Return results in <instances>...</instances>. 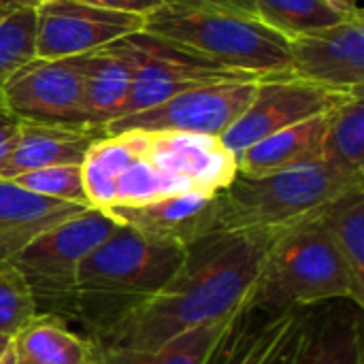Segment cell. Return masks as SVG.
Instances as JSON below:
<instances>
[{
	"instance_id": "obj_1",
	"label": "cell",
	"mask_w": 364,
	"mask_h": 364,
	"mask_svg": "<svg viewBox=\"0 0 364 364\" xmlns=\"http://www.w3.org/2000/svg\"><path fill=\"white\" fill-rule=\"evenodd\" d=\"M273 241L218 230L190 243L173 279L154 296L98 318L92 341L102 350H151L228 320L254 292Z\"/></svg>"
},
{
	"instance_id": "obj_2",
	"label": "cell",
	"mask_w": 364,
	"mask_h": 364,
	"mask_svg": "<svg viewBox=\"0 0 364 364\" xmlns=\"http://www.w3.org/2000/svg\"><path fill=\"white\" fill-rule=\"evenodd\" d=\"M364 186V177L326 162H311L267 175H243L215 194L218 230L277 239L311 222L331 200Z\"/></svg>"
},
{
	"instance_id": "obj_3",
	"label": "cell",
	"mask_w": 364,
	"mask_h": 364,
	"mask_svg": "<svg viewBox=\"0 0 364 364\" xmlns=\"http://www.w3.org/2000/svg\"><path fill=\"white\" fill-rule=\"evenodd\" d=\"M143 30L258 79L290 75L288 38L250 13L164 4L145 17Z\"/></svg>"
},
{
	"instance_id": "obj_4",
	"label": "cell",
	"mask_w": 364,
	"mask_h": 364,
	"mask_svg": "<svg viewBox=\"0 0 364 364\" xmlns=\"http://www.w3.org/2000/svg\"><path fill=\"white\" fill-rule=\"evenodd\" d=\"M333 301H350L364 309V286L352 277L314 218L271 243L250 303L292 309Z\"/></svg>"
},
{
	"instance_id": "obj_5",
	"label": "cell",
	"mask_w": 364,
	"mask_h": 364,
	"mask_svg": "<svg viewBox=\"0 0 364 364\" xmlns=\"http://www.w3.org/2000/svg\"><path fill=\"white\" fill-rule=\"evenodd\" d=\"M188 250L173 241L122 226L109 235L79 267L77 307L100 305V316L149 299L181 269Z\"/></svg>"
},
{
	"instance_id": "obj_6",
	"label": "cell",
	"mask_w": 364,
	"mask_h": 364,
	"mask_svg": "<svg viewBox=\"0 0 364 364\" xmlns=\"http://www.w3.org/2000/svg\"><path fill=\"white\" fill-rule=\"evenodd\" d=\"M117 228L107 211L90 207L34 237L9 264L23 277L38 307L53 303L75 309L81 262Z\"/></svg>"
},
{
	"instance_id": "obj_7",
	"label": "cell",
	"mask_w": 364,
	"mask_h": 364,
	"mask_svg": "<svg viewBox=\"0 0 364 364\" xmlns=\"http://www.w3.org/2000/svg\"><path fill=\"white\" fill-rule=\"evenodd\" d=\"M134 60L130 96L119 117L151 109L186 90L230 81H256L247 73L222 66L198 51L145 30L126 36ZM117 117V119H119Z\"/></svg>"
},
{
	"instance_id": "obj_8",
	"label": "cell",
	"mask_w": 364,
	"mask_h": 364,
	"mask_svg": "<svg viewBox=\"0 0 364 364\" xmlns=\"http://www.w3.org/2000/svg\"><path fill=\"white\" fill-rule=\"evenodd\" d=\"M316 309H269L247 299L205 364H307Z\"/></svg>"
},
{
	"instance_id": "obj_9",
	"label": "cell",
	"mask_w": 364,
	"mask_h": 364,
	"mask_svg": "<svg viewBox=\"0 0 364 364\" xmlns=\"http://www.w3.org/2000/svg\"><path fill=\"white\" fill-rule=\"evenodd\" d=\"M354 92L358 90H337L292 75L258 79L256 94L250 107L220 136V141L237 158L254 143L284 128L331 113Z\"/></svg>"
},
{
	"instance_id": "obj_10",
	"label": "cell",
	"mask_w": 364,
	"mask_h": 364,
	"mask_svg": "<svg viewBox=\"0 0 364 364\" xmlns=\"http://www.w3.org/2000/svg\"><path fill=\"white\" fill-rule=\"evenodd\" d=\"M256 81H230L186 90L151 109L113 119L105 126L107 134L124 130L143 132H188L222 136L250 107Z\"/></svg>"
},
{
	"instance_id": "obj_11",
	"label": "cell",
	"mask_w": 364,
	"mask_h": 364,
	"mask_svg": "<svg viewBox=\"0 0 364 364\" xmlns=\"http://www.w3.org/2000/svg\"><path fill=\"white\" fill-rule=\"evenodd\" d=\"M2 107L19 122L87 124L83 111V55H34L6 81Z\"/></svg>"
},
{
	"instance_id": "obj_12",
	"label": "cell",
	"mask_w": 364,
	"mask_h": 364,
	"mask_svg": "<svg viewBox=\"0 0 364 364\" xmlns=\"http://www.w3.org/2000/svg\"><path fill=\"white\" fill-rule=\"evenodd\" d=\"M145 17L81 0H47L36 6V58H75L141 32Z\"/></svg>"
},
{
	"instance_id": "obj_13",
	"label": "cell",
	"mask_w": 364,
	"mask_h": 364,
	"mask_svg": "<svg viewBox=\"0 0 364 364\" xmlns=\"http://www.w3.org/2000/svg\"><path fill=\"white\" fill-rule=\"evenodd\" d=\"M290 75L337 90L364 87V13L288 41Z\"/></svg>"
},
{
	"instance_id": "obj_14",
	"label": "cell",
	"mask_w": 364,
	"mask_h": 364,
	"mask_svg": "<svg viewBox=\"0 0 364 364\" xmlns=\"http://www.w3.org/2000/svg\"><path fill=\"white\" fill-rule=\"evenodd\" d=\"M147 158L186 192L218 194L237 175V158L218 136L147 132Z\"/></svg>"
},
{
	"instance_id": "obj_15",
	"label": "cell",
	"mask_w": 364,
	"mask_h": 364,
	"mask_svg": "<svg viewBox=\"0 0 364 364\" xmlns=\"http://www.w3.org/2000/svg\"><path fill=\"white\" fill-rule=\"evenodd\" d=\"M107 213L122 226L183 247L218 232L215 194L181 192L136 207H111Z\"/></svg>"
},
{
	"instance_id": "obj_16",
	"label": "cell",
	"mask_w": 364,
	"mask_h": 364,
	"mask_svg": "<svg viewBox=\"0 0 364 364\" xmlns=\"http://www.w3.org/2000/svg\"><path fill=\"white\" fill-rule=\"evenodd\" d=\"M105 126L92 124H34L19 122L11 136V149L0 166V179H13L58 164H81L90 145L105 136Z\"/></svg>"
},
{
	"instance_id": "obj_17",
	"label": "cell",
	"mask_w": 364,
	"mask_h": 364,
	"mask_svg": "<svg viewBox=\"0 0 364 364\" xmlns=\"http://www.w3.org/2000/svg\"><path fill=\"white\" fill-rule=\"evenodd\" d=\"M90 207L45 198L13 179H0V262H9L34 237Z\"/></svg>"
},
{
	"instance_id": "obj_18",
	"label": "cell",
	"mask_w": 364,
	"mask_h": 364,
	"mask_svg": "<svg viewBox=\"0 0 364 364\" xmlns=\"http://www.w3.org/2000/svg\"><path fill=\"white\" fill-rule=\"evenodd\" d=\"M134 60L126 36L83 55V111L92 126H107L122 115L130 96Z\"/></svg>"
},
{
	"instance_id": "obj_19",
	"label": "cell",
	"mask_w": 364,
	"mask_h": 364,
	"mask_svg": "<svg viewBox=\"0 0 364 364\" xmlns=\"http://www.w3.org/2000/svg\"><path fill=\"white\" fill-rule=\"evenodd\" d=\"M328 126V113L284 128L237 156V173L267 175L301 164L322 162V143Z\"/></svg>"
},
{
	"instance_id": "obj_20",
	"label": "cell",
	"mask_w": 364,
	"mask_h": 364,
	"mask_svg": "<svg viewBox=\"0 0 364 364\" xmlns=\"http://www.w3.org/2000/svg\"><path fill=\"white\" fill-rule=\"evenodd\" d=\"M149 134L143 130H124L96 139L83 156L81 177L90 207L107 211L115 205V186L132 160L147 154Z\"/></svg>"
},
{
	"instance_id": "obj_21",
	"label": "cell",
	"mask_w": 364,
	"mask_h": 364,
	"mask_svg": "<svg viewBox=\"0 0 364 364\" xmlns=\"http://www.w3.org/2000/svg\"><path fill=\"white\" fill-rule=\"evenodd\" d=\"M19 364H96L98 346L51 314L34 316L11 337Z\"/></svg>"
},
{
	"instance_id": "obj_22",
	"label": "cell",
	"mask_w": 364,
	"mask_h": 364,
	"mask_svg": "<svg viewBox=\"0 0 364 364\" xmlns=\"http://www.w3.org/2000/svg\"><path fill=\"white\" fill-rule=\"evenodd\" d=\"M363 311L350 301L318 305L307 364H364Z\"/></svg>"
},
{
	"instance_id": "obj_23",
	"label": "cell",
	"mask_w": 364,
	"mask_h": 364,
	"mask_svg": "<svg viewBox=\"0 0 364 364\" xmlns=\"http://www.w3.org/2000/svg\"><path fill=\"white\" fill-rule=\"evenodd\" d=\"M256 17L292 41L363 13L341 0H254Z\"/></svg>"
},
{
	"instance_id": "obj_24",
	"label": "cell",
	"mask_w": 364,
	"mask_h": 364,
	"mask_svg": "<svg viewBox=\"0 0 364 364\" xmlns=\"http://www.w3.org/2000/svg\"><path fill=\"white\" fill-rule=\"evenodd\" d=\"M316 224L328 237L352 277L364 286V186H356L331 200Z\"/></svg>"
},
{
	"instance_id": "obj_25",
	"label": "cell",
	"mask_w": 364,
	"mask_h": 364,
	"mask_svg": "<svg viewBox=\"0 0 364 364\" xmlns=\"http://www.w3.org/2000/svg\"><path fill=\"white\" fill-rule=\"evenodd\" d=\"M322 162L364 177V90L354 92L328 113Z\"/></svg>"
},
{
	"instance_id": "obj_26",
	"label": "cell",
	"mask_w": 364,
	"mask_h": 364,
	"mask_svg": "<svg viewBox=\"0 0 364 364\" xmlns=\"http://www.w3.org/2000/svg\"><path fill=\"white\" fill-rule=\"evenodd\" d=\"M228 320L198 326L151 350H102L98 348L96 364H205L209 354L213 352L218 339L222 337Z\"/></svg>"
},
{
	"instance_id": "obj_27",
	"label": "cell",
	"mask_w": 364,
	"mask_h": 364,
	"mask_svg": "<svg viewBox=\"0 0 364 364\" xmlns=\"http://www.w3.org/2000/svg\"><path fill=\"white\" fill-rule=\"evenodd\" d=\"M36 6L0 0V109L2 92L13 73L36 55Z\"/></svg>"
},
{
	"instance_id": "obj_28",
	"label": "cell",
	"mask_w": 364,
	"mask_h": 364,
	"mask_svg": "<svg viewBox=\"0 0 364 364\" xmlns=\"http://www.w3.org/2000/svg\"><path fill=\"white\" fill-rule=\"evenodd\" d=\"M186 192L175 179L162 173L147 154L130 162V166L119 175L115 186V205L113 207H136L162 196ZM109 211V209H107Z\"/></svg>"
},
{
	"instance_id": "obj_29",
	"label": "cell",
	"mask_w": 364,
	"mask_h": 364,
	"mask_svg": "<svg viewBox=\"0 0 364 364\" xmlns=\"http://www.w3.org/2000/svg\"><path fill=\"white\" fill-rule=\"evenodd\" d=\"M15 183L21 188L41 194L45 198L64 200L90 207L83 190V177H81V164H58V166H45L30 173H21L13 177Z\"/></svg>"
},
{
	"instance_id": "obj_30",
	"label": "cell",
	"mask_w": 364,
	"mask_h": 364,
	"mask_svg": "<svg viewBox=\"0 0 364 364\" xmlns=\"http://www.w3.org/2000/svg\"><path fill=\"white\" fill-rule=\"evenodd\" d=\"M38 316V305L23 277L9 264L0 262V337H13Z\"/></svg>"
},
{
	"instance_id": "obj_31",
	"label": "cell",
	"mask_w": 364,
	"mask_h": 364,
	"mask_svg": "<svg viewBox=\"0 0 364 364\" xmlns=\"http://www.w3.org/2000/svg\"><path fill=\"white\" fill-rule=\"evenodd\" d=\"M81 2L100 6V9H109V11L132 13V15H141V17H147L154 11H158L160 6H164V0H81Z\"/></svg>"
},
{
	"instance_id": "obj_32",
	"label": "cell",
	"mask_w": 364,
	"mask_h": 364,
	"mask_svg": "<svg viewBox=\"0 0 364 364\" xmlns=\"http://www.w3.org/2000/svg\"><path fill=\"white\" fill-rule=\"evenodd\" d=\"M164 4H175V6H218V9H232V11L256 15L254 0H164Z\"/></svg>"
},
{
	"instance_id": "obj_33",
	"label": "cell",
	"mask_w": 364,
	"mask_h": 364,
	"mask_svg": "<svg viewBox=\"0 0 364 364\" xmlns=\"http://www.w3.org/2000/svg\"><path fill=\"white\" fill-rule=\"evenodd\" d=\"M19 126V119L15 115H11L6 109H0V141H4L6 136H11Z\"/></svg>"
},
{
	"instance_id": "obj_34",
	"label": "cell",
	"mask_w": 364,
	"mask_h": 364,
	"mask_svg": "<svg viewBox=\"0 0 364 364\" xmlns=\"http://www.w3.org/2000/svg\"><path fill=\"white\" fill-rule=\"evenodd\" d=\"M9 2H15V4H28V6H38L47 0H9Z\"/></svg>"
},
{
	"instance_id": "obj_35",
	"label": "cell",
	"mask_w": 364,
	"mask_h": 364,
	"mask_svg": "<svg viewBox=\"0 0 364 364\" xmlns=\"http://www.w3.org/2000/svg\"><path fill=\"white\" fill-rule=\"evenodd\" d=\"M9 343H11V339H9V337H0V352H2Z\"/></svg>"
},
{
	"instance_id": "obj_36",
	"label": "cell",
	"mask_w": 364,
	"mask_h": 364,
	"mask_svg": "<svg viewBox=\"0 0 364 364\" xmlns=\"http://www.w3.org/2000/svg\"><path fill=\"white\" fill-rule=\"evenodd\" d=\"M341 2H346V4H350V6H360L358 0H341Z\"/></svg>"
},
{
	"instance_id": "obj_37",
	"label": "cell",
	"mask_w": 364,
	"mask_h": 364,
	"mask_svg": "<svg viewBox=\"0 0 364 364\" xmlns=\"http://www.w3.org/2000/svg\"><path fill=\"white\" fill-rule=\"evenodd\" d=\"M17 364H19V363H17Z\"/></svg>"
}]
</instances>
